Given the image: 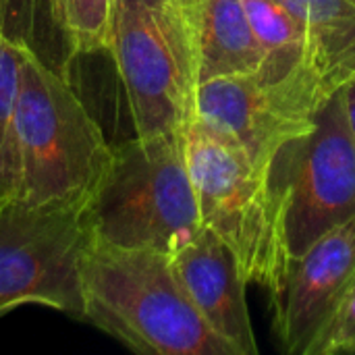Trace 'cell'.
I'll use <instances>...</instances> for the list:
<instances>
[{
    "label": "cell",
    "mask_w": 355,
    "mask_h": 355,
    "mask_svg": "<svg viewBox=\"0 0 355 355\" xmlns=\"http://www.w3.org/2000/svg\"><path fill=\"white\" fill-rule=\"evenodd\" d=\"M79 281L83 318L137 354L237 355L204 322L162 252L89 239Z\"/></svg>",
    "instance_id": "6da1fadb"
},
{
    "label": "cell",
    "mask_w": 355,
    "mask_h": 355,
    "mask_svg": "<svg viewBox=\"0 0 355 355\" xmlns=\"http://www.w3.org/2000/svg\"><path fill=\"white\" fill-rule=\"evenodd\" d=\"M12 144V196L29 204L89 200L112 158V146L75 89L25 40Z\"/></svg>",
    "instance_id": "7a4b0ae2"
},
{
    "label": "cell",
    "mask_w": 355,
    "mask_h": 355,
    "mask_svg": "<svg viewBox=\"0 0 355 355\" xmlns=\"http://www.w3.org/2000/svg\"><path fill=\"white\" fill-rule=\"evenodd\" d=\"M92 239L133 250L177 254L202 218L187 168L185 135H135L112 158L85 208Z\"/></svg>",
    "instance_id": "3957f363"
},
{
    "label": "cell",
    "mask_w": 355,
    "mask_h": 355,
    "mask_svg": "<svg viewBox=\"0 0 355 355\" xmlns=\"http://www.w3.org/2000/svg\"><path fill=\"white\" fill-rule=\"evenodd\" d=\"M183 135L202 225L229 245L245 281L268 291L275 304L293 260L266 173L193 121Z\"/></svg>",
    "instance_id": "277c9868"
},
{
    "label": "cell",
    "mask_w": 355,
    "mask_h": 355,
    "mask_svg": "<svg viewBox=\"0 0 355 355\" xmlns=\"http://www.w3.org/2000/svg\"><path fill=\"white\" fill-rule=\"evenodd\" d=\"M108 52L123 81L135 135L185 133L198 73L173 0H114Z\"/></svg>",
    "instance_id": "5b68a950"
},
{
    "label": "cell",
    "mask_w": 355,
    "mask_h": 355,
    "mask_svg": "<svg viewBox=\"0 0 355 355\" xmlns=\"http://www.w3.org/2000/svg\"><path fill=\"white\" fill-rule=\"evenodd\" d=\"M291 260L355 218V141L341 87L316 114V127L287 141L266 171Z\"/></svg>",
    "instance_id": "8992f818"
},
{
    "label": "cell",
    "mask_w": 355,
    "mask_h": 355,
    "mask_svg": "<svg viewBox=\"0 0 355 355\" xmlns=\"http://www.w3.org/2000/svg\"><path fill=\"white\" fill-rule=\"evenodd\" d=\"M85 208L87 200L29 204L15 196L0 208V316L25 304L83 316Z\"/></svg>",
    "instance_id": "52a82bcc"
},
{
    "label": "cell",
    "mask_w": 355,
    "mask_h": 355,
    "mask_svg": "<svg viewBox=\"0 0 355 355\" xmlns=\"http://www.w3.org/2000/svg\"><path fill=\"white\" fill-rule=\"evenodd\" d=\"M333 94L312 64L281 79L258 73L218 77L198 83L193 123L266 173L287 141L316 127V114Z\"/></svg>",
    "instance_id": "ba28073f"
},
{
    "label": "cell",
    "mask_w": 355,
    "mask_h": 355,
    "mask_svg": "<svg viewBox=\"0 0 355 355\" xmlns=\"http://www.w3.org/2000/svg\"><path fill=\"white\" fill-rule=\"evenodd\" d=\"M355 287V218L335 227L291 262L275 306V335L291 355H318Z\"/></svg>",
    "instance_id": "9c48e42d"
},
{
    "label": "cell",
    "mask_w": 355,
    "mask_h": 355,
    "mask_svg": "<svg viewBox=\"0 0 355 355\" xmlns=\"http://www.w3.org/2000/svg\"><path fill=\"white\" fill-rule=\"evenodd\" d=\"M173 268L204 322L237 355H256L258 343L245 300L250 285L229 245L208 227L171 256Z\"/></svg>",
    "instance_id": "30bf717a"
},
{
    "label": "cell",
    "mask_w": 355,
    "mask_h": 355,
    "mask_svg": "<svg viewBox=\"0 0 355 355\" xmlns=\"http://www.w3.org/2000/svg\"><path fill=\"white\" fill-rule=\"evenodd\" d=\"M185 25L198 83L256 73L262 52L243 0H173Z\"/></svg>",
    "instance_id": "8fae6325"
},
{
    "label": "cell",
    "mask_w": 355,
    "mask_h": 355,
    "mask_svg": "<svg viewBox=\"0 0 355 355\" xmlns=\"http://www.w3.org/2000/svg\"><path fill=\"white\" fill-rule=\"evenodd\" d=\"M304 25L310 64L331 92L355 77V0H281Z\"/></svg>",
    "instance_id": "7c38bea8"
},
{
    "label": "cell",
    "mask_w": 355,
    "mask_h": 355,
    "mask_svg": "<svg viewBox=\"0 0 355 355\" xmlns=\"http://www.w3.org/2000/svg\"><path fill=\"white\" fill-rule=\"evenodd\" d=\"M243 6L262 52L260 77L281 79L310 64L306 29L281 0H243Z\"/></svg>",
    "instance_id": "4fadbf2b"
},
{
    "label": "cell",
    "mask_w": 355,
    "mask_h": 355,
    "mask_svg": "<svg viewBox=\"0 0 355 355\" xmlns=\"http://www.w3.org/2000/svg\"><path fill=\"white\" fill-rule=\"evenodd\" d=\"M114 0H48L54 25L75 54L108 50Z\"/></svg>",
    "instance_id": "5bb4252c"
},
{
    "label": "cell",
    "mask_w": 355,
    "mask_h": 355,
    "mask_svg": "<svg viewBox=\"0 0 355 355\" xmlns=\"http://www.w3.org/2000/svg\"><path fill=\"white\" fill-rule=\"evenodd\" d=\"M23 40L10 37L0 25V183L15 191V144L12 121L21 81Z\"/></svg>",
    "instance_id": "9a60e30c"
},
{
    "label": "cell",
    "mask_w": 355,
    "mask_h": 355,
    "mask_svg": "<svg viewBox=\"0 0 355 355\" xmlns=\"http://www.w3.org/2000/svg\"><path fill=\"white\" fill-rule=\"evenodd\" d=\"M355 354V287L345 297L343 306L339 308L318 355Z\"/></svg>",
    "instance_id": "2e32d148"
},
{
    "label": "cell",
    "mask_w": 355,
    "mask_h": 355,
    "mask_svg": "<svg viewBox=\"0 0 355 355\" xmlns=\"http://www.w3.org/2000/svg\"><path fill=\"white\" fill-rule=\"evenodd\" d=\"M341 94H343V102H345L347 123H349V129H352V135H354L355 141V77H352L347 83H343Z\"/></svg>",
    "instance_id": "e0dca14e"
},
{
    "label": "cell",
    "mask_w": 355,
    "mask_h": 355,
    "mask_svg": "<svg viewBox=\"0 0 355 355\" xmlns=\"http://www.w3.org/2000/svg\"><path fill=\"white\" fill-rule=\"evenodd\" d=\"M10 198H12L10 189H8V187H4V185L0 183V208H2V206H4V204L10 200Z\"/></svg>",
    "instance_id": "ac0fdd59"
},
{
    "label": "cell",
    "mask_w": 355,
    "mask_h": 355,
    "mask_svg": "<svg viewBox=\"0 0 355 355\" xmlns=\"http://www.w3.org/2000/svg\"><path fill=\"white\" fill-rule=\"evenodd\" d=\"M2 4H6V0H0V6H2Z\"/></svg>",
    "instance_id": "d6986e66"
}]
</instances>
